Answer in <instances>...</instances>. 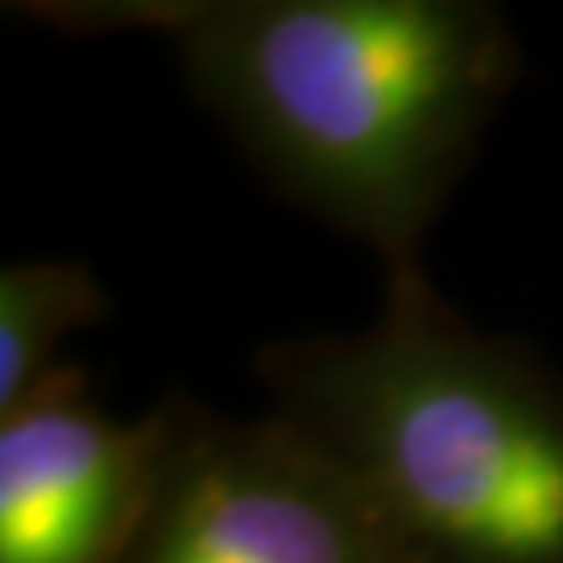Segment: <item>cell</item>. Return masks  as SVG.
<instances>
[{"label":"cell","mask_w":563,"mask_h":563,"mask_svg":"<svg viewBox=\"0 0 563 563\" xmlns=\"http://www.w3.org/2000/svg\"><path fill=\"white\" fill-rule=\"evenodd\" d=\"M71 34L155 30L192 97L288 205L418 272L430 225L522 71L488 0H76Z\"/></svg>","instance_id":"1"},{"label":"cell","mask_w":563,"mask_h":563,"mask_svg":"<svg viewBox=\"0 0 563 563\" xmlns=\"http://www.w3.org/2000/svg\"><path fill=\"white\" fill-rule=\"evenodd\" d=\"M255 376L409 563H563V376L426 267L384 276L363 330L260 346Z\"/></svg>","instance_id":"2"},{"label":"cell","mask_w":563,"mask_h":563,"mask_svg":"<svg viewBox=\"0 0 563 563\" xmlns=\"http://www.w3.org/2000/svg\"><path fill=\"white\" fill-rule=\"evenodd\" d=\"M155 497L118 563H409L360 488L276 413L167 397Z\"/></svg>","instance_id":"3"},{"label":"cell","mask_w":563,"mask_h":563,"mask_svg":"<svg viewBox=\"0 0 563 563\" xmlns=\"http://www.w3.org/2000/svg\"><path fill=\"white\" fill-rule=\"evenodd\" d=\"M159 455V409L121 422L63 363L0 413V563H118L155 497Z\"/></svg>","instance_id":"4"},{"label":"cell","mask_w":563,"mask_h":563,"mask_svg":"<svg viewBox=\"0 0 563 563\" xmlns=\"http://www.w3.org/2000/svg\"><path fill=\"white\" fill-rule=\"evenodd\" d=\"M109 313L84 260H18L0 272V413L55 376L59 346Z\"/></svg>","instance_id":"5"}]
</instances>
